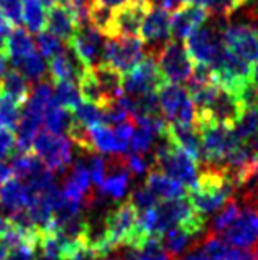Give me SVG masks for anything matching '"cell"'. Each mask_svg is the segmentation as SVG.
Returning a JSON list of instances; mask_svg holds the SVG:
<instances>
[{
  "mask_svg": "<svg viewBox=\"0 0 258 260\" xmlns=\"http://www.w3.org/2000/svg\"><path fill=\"white\" fill-rule=\"evenodd\" d=\"M145 186L158 198V201L160 200L163 201L178 200V198H185L188 194V189L185 184L166 176L165 173H161L155 168H152L150 172H148Z\"/></svg>",
  "mask_w": 258,
  "mask_h": 260,
  "instance_id": "obj_19",
  "label": "cell"
},
{
  "mask_svg": "<svg viewBox=\"0 0 258 260\" xmlns=\"http://www.w3.org/2000/svg\"><path fill=\"white\" fill-rule=\"evenodd\" d=\"M224 46L247 64L258 63V26L248 22H230L222 31Z\"/></svg>",
  "mask_w": 258,
  "mask_h": 260,
  "instance_id": "obj_7",
  "label": "cell"
},
{
  "mask_svg": "<svg viewBox=\"0 0 258 260\" xmlns=\"http://www.w3.org/2000/svg\"><path fill=\"white\" fill-rule=\"evenodd\" d=\"M53 101L56 102L58 106L72 112L74 109L83 102L78 83H74V81L56 83V87H54V91H53Z\"/></svg>",
  "mask_w": 258,
  "mask_h": 260,
  "instance_id": "obj_29",
  "label": "cell"
},
{
  "mask_svg": "<svg viewBox=\"0 0 258 260\" xmlns=\"http://www.w3.org/2000/svg\"><path fill=\"white\" fill-rule=\"evenodd\" d=\"M102 260H125V257H115V255H108V257H105V258H102Z\"/></svg>",
  "mask_w": 258,
  "mask_h": 260,
  "instance_id": "obj_52",
  "label": "cell"
},
{
  "mask_svg": "<svg viewBox=\"0 0 258 260\" xmlns=\"http://www.w3.org/2000/svg\"><path fill=\"white\" fill-rule=\"evenodd\" d=\"M91 147L94 153L117 155V143H115L114 130L107 125H97L89 128Z\"/></svg>",
  "mask_w": 258,
  "mask_h": 260,
  "instance_id": "obj_31",
  "label": "cell"
},
{
  "mask_svg": "<svg viewBox=\"0 0 258 260\" xmlns=\"http://www.w3.org/2000/svg\"><path fill=\"white\" fill-rule=\"evenodd\" d=\"M46 30L53 33L54 37L59 38L61 42H64L66 45L69 43L71 37L74 35V31L78 28L76 20L72 18V15L67 12L63 5H54L46 13Z\"/></svg>",
  "mask_w": 258,
  "mask_h": 260,
  "instance_id": "obj_20",
  "label": "cell"
},
{
  "mask_svg": "<svg viewBox=\"0 0 258 260\" xmlns=\"http://www.w3.org/2000/svg\"><path fill=\"white\" fill-rule=\"evenodd\" d=\"M128 201L132 203V206L138 211V213H143L146 209H152L158 204V198H156L150 189H148L145 184L141 186L133 188V191L128 196Z\"/></svg>",
  "mask_w": 258,
  "mask_h": 260,
  "instance_id": "obj_37",
  "label": "cell"
},
{
  "mask_svg": "<svg viewBox=\"0 0 258 260\" xmlns=\"http://www.w3.org/2000/svg\"><path fill=\"white\" fill-rule=\"evenodd\" d=\"M28 204V191L22 180L18 178H10L9 181L0 186V206L10 216L20 209H25Z\"/></svg>",
  "mask_w": 258,
  "mask_h": 260,
  "instance_id": "obj_21",
  "label": "cell"
},
{
  "mask_svg": "<svg viewBox=\"0 0 258 260\" xmlns=\"http://www.w3.org/2000/svg\"><path fill=\"white\" fill-rule=\"evenodd\" d=\"M234 132L242 143L253 139L258 134V107H243V112L234 125Z\"/></svg>",
  "mask_w": 258,
  "mask_h": 260,
  "instance_id": "obj_32",
  "label": "cell"
},
{
  "mask_svg": "<svg viewBox=\"0 0 258 260\" xmlns=\"http://www.w3.org/2000/svg\"><path fill=\"white\" fill-rule=\"evenodd\" d=\"M179 260H212V258H209L207 255L202 254V252H198L196 249H193V250H189L186 255H182Z\"/></svg>",
  "mask_w": 258,
  "mask_h": 260,
  "instance_id": "obj_49",
  "label": "cell"
},
{
  "mask_svg": "<svg viewBox=\"0 0 258 260\" xmlns=\"http://www.w3.org/2000/svg\"><path fill=\"white\" fill-rule=\"evenodd\" d=\"M124 257L125 260H174L156 237H150L138 249H130Z\"/></svg>",
  "mask_w": 258,
  "mask_h": 260,
  "instance_id": "obj_30",
  "label": "cell"
},
{
  "mask_svg": "<svg viewBox=\"0 0 258 260\" xmlns=\"http://www.w3.org/2000/svg\"><path fill=\"white\" fill-rule=\"evenodd\" d=\"M165 84L166 81L163 78L156 59L145 54L143 59L132 71L124 74L122 87H124V94L141 95L148 92H158V89Z\"/></svg>",
  "mask_w": 258,
  "mask_h": 260,
  "instance_id": "obj_11",
  "label": "cell"
},
{
  "mask_svg": "<svg viewBox=\"0 0 258 260\" xmlns=\"http://www.w3.org/2000/svg\"><path fill=\"white\" fill-rule=\"evenodd\" d=\"M133 125L135 124L132 119L115 125L114 137H115V143H117V155H127V150L130 148V140L133 135Z\"/></svg>",
  "mask_w": 258,
  "mask_h": 260,
  "instance_id": "obj_39",
  "label": "cell"
},
{
  "mask_svg": "<svg viewBox=\"0 0 258 260\" xmlns=\"http://www.w3.org/2000/svg\"><path fill=\"white\" fill-rule=\"evenodd\" d=\"M252 252H253V258H252V260H258V247H256V249H253Z\"/></svg>",
  "mask_w": 258,
  "mask_h": 260,
  "instance_id": "obj_53",
  "label": "cell"
},
{
  "mask_svg": "<svg viewBox=\"0 0 258 260\" xmlns=\"http://www.w3.org/2000/svg\"><path fill=\"white\" fill-rule=\"evenodd\" d=\"M165 137L174 147L181 148L182 152L193 156L198 161V165L202 163L201 134L196 124H174V122H168Z\"/></svg>",
  "mask_w": 258,
  "mask_h": 260,
  "instance_id": "obj_16",
  "label": "cell"
},
{
  "mask_svg": "<svg viewBox=\"0 0 258 260\" xmlns=\"http://www.w3.org/2000/svg\"><path fill=\"white\" fill-rule=\"evenodd\" d=\"M224 241L232 244L237 249H256L258 247V208H243L235 221L220 234Z\"/></svg>",
  "mask_w": 258,
  "mask_h": 260,
  "instance_id": "obj_13",
  "label": "cell"
},
{
  "mask_svg": "<svg viewBox=\"0 0 258 260\" xmlns=\"http://www.w3.org/2000/svg\"><path fill=\"white\" fill-rule=\"evenodd\" d=\"M160 242L173 258L179 257L185 250L188 249L193 250L199 245L198 237L191 234L188 229L181 228V225H174V228L168 229L165 234L160 237Z\"/></svg>",
  "mask_w": 258,
  "mask_h": 260,
  "instance_id": "obj_22",
  "label": "cell"
},
{
  "mask_svg": "<svg viewBox=\"0 0 258 260\" xmlns=\"http://www.w3.org/2000/svg\"><path fill=\"white\" fill-rule=\"evenodd\" d=\"M188 0H152V4L156 7H161L165 10H176L178 7H181L182 4H186Z\"/></svg>",
  "mask_w": 258,
  "mask_h": 260,
  "instance_id": "obj_47",
  "label": "cell"
},
{
  "mask_svg": "<svg viewBox=\"0 0 258 260\" xmlns=\"http://www.w3.org/2000/svg\"><path fill=\"white\" fill-rule=\"evenodd\" d=\"M140 2H150L152 4V0H140Z\"/></svg>",
  "mask_w": 258,
  "mask_h": 260,
  "instance_id": "obj_55",
  "label": "cell"
},
{
  "mask_svg": "<svg viewBox=\"0 0 258 260\" xmlns=\"http://www.w3.org/2000/svg\"><path fill=\"white\" fill-rule=\"evenodd\" d=\"M243 200L248 206H256L258 208V170L255 176L252 178L247 186H243Z\"/></svg>",
  "mask_w": 258,
  "mask_h": 260,
  "instance_id": "obj_44",
  "label": "cell"
},
{
  "mask_svg": "<svg viewBox=\"0 0 258 260\" xmlns=\"http://www.w3.org/2000/svg\"><path fill=\"white\" fill-rule=\"evenodd\" d=\"M36 260H48V258H43V257H36Z\"/></svg>",
  "mask_w": 258,
  "mask_h": 260,
  "instance_id": "obj_54",
  "label": "cell"
},
{
  "mask_svg": "<svg viewBox=\"0 0 258 260\" xmlns=\"http://www.w3.org/2000/svg\"><path fill=\"white\" fill-rule=\"evenodd\" d=\"M13 178V172H12V167L7 165L5 161H0V186H2L4 183H7Z\"/></svg>",
  "mask_w": 258,
  "mask_h": 260,
  "instance_id": "obj_48",
  "label": "cell"
},
{
  "mask_svg": "<svg viewBox=\"0 0 258 260\" xmlns=\"http://www.w3.org/2000/svg\"><path fill=\"white\" fill-rule=\"evenodd\" d=\"M150 7H152L150 2L132 0V2H128L127 5L114 10L112 25H110V37L108 38L138 37L140 28H141V22H143V18Z\"/></svg>",
  "mask_w": 258,
  "mask_h": 260,
  "instance_id": "obj_14",
  "label": "cell"
},
{
  "mask_svg": "<svg viewBox=\"0 0 258 260\" xmlns=\"http://www.w3.org/2000/svg\"><path fill=\"white\" fill-rule=\"evenodd\" d=\"M153 140H155V135L150 130H146L143 127H138L137 130H133V135L130 140L132 153H140V155L148 153L153 145Z\"/></svg>",
  "mask_w": 258,
  "mask_h": 260,
  "instance_id": "obj_40",
  "label": "cell"
},
{
  "mask_svg": "<svg viewBox=\"0 0 258 260\" xmlns=\"http://www.w3.org/2000/svg\"><path fill=\"white\" fill-rule=\"evenodd\" d=\"M201 252L212 260H252L253 252L247 249H237L227 245L219 236L206 232L201 241Z\"/></svg>",
  "mask_w": 258,
  "mask_h": 260,
  "instance_id": "obj_18",
  "label": "cell"
},
{
  "mask_svg": "<svg viewBox=\"0 0 258 260\" xmlns=\"http://www.w3.org/2000/svg\"><path fill=\"white\" fill-rule=\"evenodd\" d=\"M22 115V106L10 99L9 95L0 98V128H17Z\"/></svg>",
  "mask_w": 258,
  "mask_h": 260,
  "instance_id": "obj_34",
  "label": "cell"
},
{
  "mask_svg": "<svg viewBox=\"0 0 258 260\" xmlns=\"http://www.w3.org/2000/svg\"><path fill=\"white\" fill-rule=\"evenodd\" d=\"M96 5H100V7H104V9H108V10H117L120 9V7H124L127 5L128 2H132V0H92Z\"/></svg>",
  "mask_w": 258,
  "mask_h": 260,
  "instance_id": "obj_46",
  "label": "cell"
},
{
  "mask_svg": "<svg viewBox=\"0 0 258 260\" xmlns=\"http://www.w3.org/2000/svg\"><path fill=\"white\" fill-rule=\"evenodd\" d=\"M158 102L161 115L166 122L174 124H194L196 107L189 98L186 87L181 84L166 83L158 89Z\"/></svg>",
  "mask_w": 258,
  "mask_h": 260,
  "instance_id": "obj_8",
  "label": "cell"
},
{
  "mask_svg": "<svg viewBox=\"0 0 258 260\" xmlns=\"http://www.w3.org/2000/svg\"><path fill=\"white\" fill-rule=\"evenodd\" d=\"M229 18L209 17V20L186 38V51L194 66L212 68L222 51L226 50L222 40V31L227 26Z\"/></svg>",
  "mask_w": 258,
  "mask_h": 260,
  "instance_id": "obj_2",
  "label": "cell"
},
{
  "mask_svg": "<svg viewBox=\"0 0 258 260\" xmlns=\"http://www.w3.org/2000/svg\"><path fill=\"white\" fill-rule=\"evenodd\" d=\"M43 120H45V127L48 132L63 135V134H67V130H69L72 124V112L58 106L56 102L51 99L50 106L45 112Z\"/></svg>",
  "mask_w": 258,
  "mask_h": 260,
  "instance_id": "obj_25",
  "label": "cell"
},
{
  "mask_svg": "<svg viewBox=\"0 0 258 260\" xmlns=\"http://www.w3.org/2000/svg\"><path fill=\"white\" fill-rule=\"evenodd\" d=\"M5 260H36L35 249L28 247V245H18L10 250Z\"/></svg>",
  "mask_w": 258,
  "mask_h": 260,
  "instance_id": "obj_45",
  "label": "cell"
},
{
  "mask_svg": "<svg viewBox=\"0 0 258 260\" xmlns=\"http://www.w3.org/2000/svg\"><path fill=\"white\" fill-rule=\"evenodd\" d=\"M17 70L25 76V79L31 84H38L40 81H45V76L48 74V64L46 59L40 53L33 51L30 56H26L22 63L17 66Z\"/></svg>",
  "mask_w": 258,
  "mask_h": 260,
  "instance_id": "obj_28",
  "label": "cell"
},
{
  "mask_svg": "<svg viewBox=\"0 0 258 260\" xmlns=\"http://www.w3.org/2000/svg\"><path fill=\"white\" fill-rule=\"evenodd\" d=\"M235 191V184L220 167L204 165L198 173L194 186L188 189V200L191 203L196 214L207 217L222 209L230 201Z\"/></svg>",
  "mask_w": 258,
  "mask_h": 260,
  "instance_id": "obj_1",
  "label": "cell"
},
{
  "mask_svg": "<svg viewBox=\"0 0 258 260\" xmlns=\"http://www.w3.org/2000/svg\"><path fill=\"white\" fill-rule=\"evenodd\" d=\"M124 163H125L127 172L130 175H133V176H140V175H143L145 172H150L152 167H153V161L146 160L145 156L140 155V153L124 155Z\"/></svg>",
  "mask_w": 258,
  "mask_h": 260,
  "instance_id": "obj_41",
  "label": "cell"
},
{
  "mask_svg": "<svg viewBox=\"0 0 258 260\" xmlns=\"http://www.w3.org/2000/svg\"><path fill=\"white\" fill-rule=\"evenodd\" d=\"M169 12L152 4L146 15L141 22L140 40L143 42L146 56L158 58V54L165 45L171 40V28H169Z\"/></svg>",
  "mask_w": 258,
  "mask_h": 260,
  "instance_id": "obj_9",
  "label": "cell"
},
{
  "mask_svg": "<svg viewBox=\"0 0 258 260\" xmlns=\"http://www.w3.org/2000/svg\"><path fill=\"white\" fill-rule=\"evenodd\" d=\"M7 225H9V222H7V217H4L2 214H0V234H4Z\"/></svg>",
  "mask_w": 258,
  "mask_h": 260,
  "instance_id": "obj_51",
  "label": "cell"
},
{
  "mask_svg": "<svg viewBox=\"0 0 258 260\" xmlns=\"http://www.w3.org/2000/svg\"><path fill=\"white\" fill-rule=\"evenodd\" d=\"M22 13L26 28L33 33H40L46 26V9L40 0H22Z\"/></svg>",
  "mask_w": 258,
  "mask_h": 260,
  "instance_id": "obj_27",
  "label": "cell"
},
{
  "mask_svg": "<svg viewBox=\"0 0 258 260\" xmlns=\"http://www.w3.org/2000/svg\"><path fill=\"white\" fill-rule=\"evenodd\" d=\"M31 152L53 173H64L72 163L71 140L64 135L51 134L48 130H40L33 142Z\"/></svg>",
  "mask_w": 258,
  "mask_h": 260,
  "instance_id": "obj_5",
  "label": "cell"
},
{
  "mask_svg": "<svg viewBox=\"0 0 258 260\" xmlns=\"http://www.w3.org/2000/svg\"><path fill=\"white\" fill-rule=\"evenodd\" d=\"M84 163L87 168V173H89L91 183L96 184V188H99L102 184L104 178L107 175V163L105 158L99 156V153H87V160L84 155Z\"/></svg>",
  "mask_w": 258,
  "mask_h": 260,
  "instance_id": "obj_38",
  "label": "cell"
},
{
  "mask_svg": "<svg viewBox=\"0 0 258 260\" xmlns=\"http://www.w3.org/2000/svg\"><path fill=\"white\" fill-rule=\"evenodd\" d=\"M104 35L96 30L91 23L81 25L74 31L67 46L76 53L86 68H96L102 64V51H104Z\"/></svg>",
  "mask_w": 258,
  "mask_h": 260,
  "instance_id": "obj_12",
  "label": "cell"
},
{
  "mask_svg": "<svg viewBox=\"0 0 258 260\" xmlns=\"http://www.w3.org/2000/svg\"><path fill=\"white\" fill-rule=\"evenodd\" d=\"M72 117L78 124L84 125L87 128L105 125L104 122V109L91 102H81V104L72 111Z\"/></svg>",
  "mask_w": 258,
  "mask_h": 260,
  "instance_id": "obj_33",
  "label": "cell"
},
{
  "mask_svg": "<svg viewBox=\"0 0 258 260\" xmlns=\"http://www.w3.org/2000/svg\"><path fill=\"white\" fill-rule=\"evenodd\" d=\"M36 46L40 50V54L45 58V59H51L54 54H58L59 51L64 50V45L61 42L59 38H56L50 33L48 30H43L38 33L36 37Z\"/></svg>",
  "mask_w": 258,
  "mask_h": 260,
  "instance_id": "obj_36",
  "label": "cell"
},
{
  "mask_svg": "<svg viewBox=\"0 0 258 260\" xmlns=\"http://www.w3.org/2000/svg\"><path fill=\"white\" fill-rule=\"evenodd\" d=\"M5 51L12 61V66L17 68L26 56H30V54L35 51V43H33V38L30 33L18 26V28L13 30L9 35V38H7Z\"/></svg>",
  "mask_w": 258,
  "mask_h": 260,
  "instance_id": "obj_23",
  "label": "cell"
},
{
  "mask_svg": "<svg viewBox=\"0 0 258 260\" xmlns=\"http://www.w3.org/2000/svg\"><path fill=\"white\" fill-rule=\"evenodd\" d=\"M12 172L18 180L26 181L30 176L40 172L45 165L33 152H18L12 156Z\"/></svg>",
  "mask_w": 258,
  "mask_h": 260,
  "instance_id": "obj_26",
  "label": "cell"
},
{
  "mask_svg": "<svg viewBox=\"0 0 258 260\" xmlns=\"http://www.w3.org/2000/svg\"><path fill=\"white\" fill-rule=\"evenodd\" d=\"M0 98H2V91H0Z\"/></svg>",
  "mask_w": 258,
  "mask_h": 260,
  "instance_id": "obj_56",
  "label": "cell"
},
{
  "mask_svg": "<svg viewBox=\"0 0 258 260\" xmlns=\"http://www.w3.org/2000/svg\"><path fill=\"white\" fill-rule=\"evenodd\" d=\"M194 124L198 125L201 134L202 167H222L224 161L242 145L234 132V127L206 120H196Z\"/></svg>",
  "mask_w": 258,
  "mask_h": 260,
  "instance_id": "obj_3",
  "label": "cell"
},
{
  "mask_svg": "<svg viewBox=\"0 0 258 260\" xmlns=\"http://www.w3.org/2000/svg\"><path fill=\"white\" fill-rule=\"evenodd\" d=\"M50 61L48 64V73L53 79V83H63V81H74L78 83L79 78L83 76L87 68L81 63V59L76 56V53L71 50V46H64L63 51H59L58 54Z\"/></svg>",
  "mask_w": 258,
  "mask_h": 260,
  "instance_id": "obj_17",
  "label": "cell"
},
{
  "mask_svg": "<svg viewBox=\"0 0 258 260\" xmlns=\"http://www.w3.org/2000/svg\"><path fill=\"white\" fill-rule=\"evenodd\" d=\"M152 168L182 183L186 189L194 186L199 173L198 161L193 156H189L186 152H182L181 148L174 147L165 135L160 137V143L155 148Z\"/></svg>",
  "mask_w": 258,
  "mask_h": 260,
  "instance_id": "obj_4",
  "label": "cell"
},
{
  "mask_svg": "<svg viewBox=\"0 0 258 260\" xmlns=\"http://www.w3.org/2000/svg\"><path fill=\"white\" fill-rule=\"evenodd\" d=\"M0 10L10 20L12 25H20V22H23L22 0H0Z\"/></svg>",
  "mask_w": 258,
  "mask_h": 260,
  "instance_id": "obj_43",
  "label": "cell"
},
{
  "mask_svg": "<svg viewBox=\"0 0 258 260\" xmlns=\"http://www.w3.org/2000/svg\"><path fill=\"white\" fill-rule=\"evenodd\" d=\"M240 213V208L239 204H237L235 200H230L226 206H224L219 213H217L212 219V224H210V231L212 234L215 236H220L224 231H226L230 224L235 221V217L239 216Z\"/></svg>",
  "mask_w": 258,
  "mask_h": 260,
  "instance_id": "obj_35",
  "label": "cell"
},
{
  "mask_svg": "<svg viewBox=\"0 0 258 260\" xmlns=\"http://www.w3.org/2000/svg\"><path fill=\"white\" fill-rule=\"evenodd\" d=\"M0 91H2L4 95H9L10 99L18 102L20 106H25V102L30 98L31 87L23 74L20 73L17 68H12V70L0 79Z\"/></svg>",
  "mask_w": 258,
  "mask_h": 260,
  "instance_id": "obj_24",
  "label": "cell"
},
{
  "mask_svg": "<svg viewBox=\"0 0 258 260\" xmlns=\"http://www.w3.org/2000/svg\"><path fill=\"white\" fill-rule=\"evenodd\" d=\"M250 87L253 89L255 94L258 95V63L255 68H252V78H250Z\"/></svg>",
  "mask_w": 258,
  "mask_h": 260,
  "instance_id": "obj_50",
  "label": "cell"
},
{
  "mask_svg": "<svg viewBox=\"0 0 258 260\" xmlns=\"http://www.w3.org/2000/svg\"><path fill=\"white\" fill-rule=\"evenodd\" d=\"M156 63L169 84H181L191 78L194 64L186 51V46L179 40H169L156 58Z\"/></svg>",
  "mask_w": 258,
  "mask_h": 260,
  "instance_id": "obj_10",
  "label": "cell"
},
{
  "mask_svg": "<svg viewBox=\"0 0 258 260\" xmlns=\"http://www.w3.org/2000/svg\"><path fill=\"white\" fill-rule=\"evenodd\" d=\"M209 12L199 5H194L191 2L182 4L176 10H173L171 18H169V28H171L173 40H186L191 33L201 28L207 20Z\"/></svg>",
  "mask_w": 258,
  "mask_h": 260,
  "instance_id": "obj_15",
  "label": "cell"
},
{
  "mask_svg": "<svg viewBox=\"0 0 258 260\" xmlns=\"http://www.w3.org/2000/svg\"><path fill=\"white\" fill-rule=\"evenodd\" d=\"M145 56L143 42L140 37L107 38L102 51V64L114 68L120 74L132 71Z\"/></svg>",
  "mask_w": 258,
  "mask_h": 260,
  "instance_id": "obj_6",
  "label": "cell"
},
{
  "mask_svg": "<svg viewBox=\"0 0 258 260\" xmlns=\"http://www.w3.org/2000/svg\"><path fill=\"white\" fill-rule=\"evenodd\" d=\"M17 148V135L10 128H0V161L13 156Z\"/></svg>",
  "mask_w": 258,
  "mask_h": 260,
  "instance_id": "obj_42",
  "label": "cell"
}]
</instances>
